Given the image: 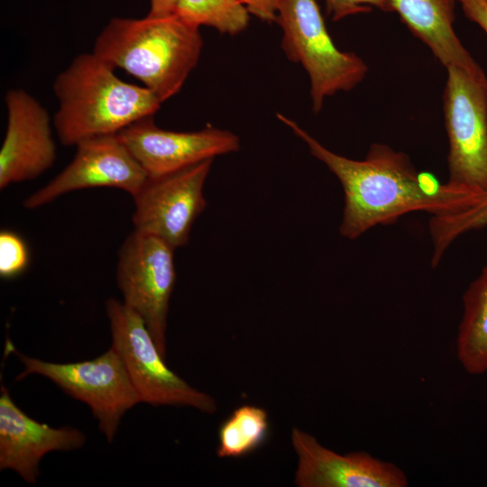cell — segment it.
Returning <instances> with one entry per match:
<instances>
[{
    "label": "cell",
    "instance_id": "1",
    "mask_svg": "<svg viewBox=\"0 0 487 487\" xmlns=\"http://www.w3.org/2000/svg\"><path fill=\"white\" fill-rule=\"evenodd\" d=\"M277 117L340 181L345 206L339 230L347 239H355L372 227L391 224L409 212L426 211L431 216L452 212L469 199L427 195L409 157L386 144L373 143L364 159L352 160L326 148L292 119L280 113Z\"/></svg>",
    "mask_w": 487,
    "mask_h": 487
},
{
    "label": "cell",
    "instance_id": "2",
    "mask_svg": "<svg viewBox=\"0 0 487 487\" xmlns=\"http://www.w3.org/2000/svg\"><path fill=\"white\" fill-rule=\"evenodd\" d=\"M59 107L53 124L63 145L117 134L133 123L152 116L161 101L145 87L120 79L115 69L94 52L80 53L53 82Z\"/></svg>",
    "mask_w": 487,
    "mask_h": 487
},
{
    "label": "cell",
    "instance_id": "3",
    "mask_svg": "<svg viewBox=\"0 0 487 487\" xmlns=\"http://www.w3.org/2000/svg\"><path fill=\"white\" fill-rule=\"evenodd\" d=\"M203 41L199 28L176 14L112 18L93 51L114 69L140 80L162 102L175 96L197 66Z\"/></svg>",
    "mask_w": 487,
    "mask_h": 487
},
{
    "label": "cell",
    "instance_id": "4",
    "mask_svg": "<svg viewBox=\"0 0 487 487\" xmlns=\"http://www.w3.org/2000/svg\"><path fill=\"white\" fill-rule=\"evenodd\" d=\"M276 22L285 55L309 78L314 113L326 98L354 89L365 78L368 66L357 54L335 46L316 0H279Z\"/></svg>",
    "mask_w": 487,
    "mask_h": 487
},
{
    "label": "cell",
    "instance_id": "5",
    "mask_svg": "<svg viewBox=\"0 0 487 487\" xmlns=\"http://www.w3.org/2000/svg\"><path fill=\"white\" fill-rule=\"evenodd\" d=\"M113 346L142 403L190 407L212 414L217 406L207 393L191 387L166 365L142 317L123 301H106Z\"/></svg>",
    "mask_w": 487,
    "mask_h": 487
},
{
    "label": "cell",
    "instance_id": "6",
    "mask_svg": "<svg viewBox=\"0 0 487 487\" xmlns=\"http://www.w3.org/2000/svg\"><path fill=\"white\" fill-rule=\"evenodd\" d=\"M444 116L449 151L447 183L487 190V78L482 68L448 67Z\"/></svg>",
    "mask_w": 487,
    "mask_h": 487
},
{
    "label": "cell",
    "instance_id": "7",
    "mask_svg": "<svg viewBox=\"0 0 487 487\" xmlns=\"http://www.w3.org/2000/svg\"><path fill=\"white\" fill-rule=\"evenodd\" d=\"M14 354L23 365L17 381L31 374L43 376L67 395L87 404L109 443L114 440L123 416L141 403L113 346L93 360L67 363L46 362L17 351Z\"/></svg>",
    "mask_w": 487,
    "mask_h": 487
},
{
    "label": "cell",
    "instance_id": "8",
    "mask_svg": "<svg viewBox=\"0 0 487 487\" xmlns=\"http://www.w3.org/2000/svg\"><path fill=\"white\" fill-rule=\"evenodd\" d=\"M175 250L133 229L119 249L116 265L123 302L142 317L164 358L169 303L176 280Z\"/></svg>",
    "mask_w": 487,
    "mask_h": 487
},
{
    "label": "cell",
    "instance_id": "9",
    "mask_svg": "<svg viewBox=\"0 0 487 487\" xmlns=\"http://www.w3.org/2000/svg\"><path fill=\"white\" fill-rule=\"evenodd\" d=\"M213 160L148 178L133 197L134 230L156 236L174 249L187 244L192 225L207 207L203 188Z\"/></svg>",
    "mask_w": 487,
    "mask_h": 487
},
{
    "label": "cell",
    "instance_id": "10",
    "mask_svg": "<svg viewBox=\"0 0 487 487\" xmlns=\"http://www.w3.org/2000/svg\"><path fill=\"white\" fill-rule=\"evenodd\" d=\"M76 147L69 164L24 199L25 208H38L66 193L91 188H120L134 197L149 178L117 134L90 138Z\"/></svg>",
    "mask_w": 487,
    "mask_h": 487
},
{
    "label": "cell",
    "instance_id": "11",
    "mask_svg": "<svg viewBox=\"0 0 487 487\" xmlns=\"http://www.w3.org/2000/svg\"><path fill=\"white\" fill-rule=\"evenodd\" d=\"M149 178L173 173L215 157L237 152L234 133L207 125L196 132L160 128L152 116L140 119L117 133Z\"/></svg>",
    "mask_w": 487,
    "mask_h": 487
},
{
    "label": "cell",
    "instance_id": "12",
    "mask_svg": "<svg viewBox=\"0 0 487 487\" xmlns=\"http://www.w3.org/2000/svg\"><path fill=\"white\" fill-rule=\"evenodd\" d=\"M299 487H407L404 471L364 451L336 453L298 427L291 431Z\"/></svg>",
    "mask_w": 487,
    "mask_h": 487
},
{
    "label": "cell",
    "instance_id": "13",
    "mask_svg": "<svg viewBox=\"0 0 487 487\" xmlns=\"http://www.w3.org/2000/svg\"><path fill=\"white\" fill-rule=\"evenodd\" d=\"M7 126L0 149V188L34 179L55 162L57 152L46 109L23 89L5 94Z\"/></svg>",
    "mask_w": 487,
    "mask_h": 487
},
{
    "label": "cell",
    "instance_id": "14",
    "mask_svg": "<svg viewBox=\"0 0 487 487\" xmlns=\"http://www.w3.org/2000/svg\"><path fill=\"white\" fill-rule=\"evenodd\" d=\"M85 434L72 427H53L25 414L7 389L0 395V470H12L24 482L35 484L42 457L52 451L81 448Z\"/></svg>",
    "mask_w": 487,
    "mask_h": 487
},
{
    "label": "cell",
    "instance_id": "15",
    "mask_svg": "<svg viewBox=\"0 0 487 487\" xmlns=\"http://www.w3.org/2000/svg\"><path fill=\"white\" fill-rule=\"evenodd\" d=\"M411 33L446 69L481 67L462 44L454 29L455 0H386Z\"/></svg>",
    "mask_w": 487,
    "mask_h": 487
},
{
    "label": "cell",
    "instance_id": "16",
    "mask_svg": "<svg viewBox=\"0 0 487 487\" xmlns=\"http://www.w3.org/2000/svg\"><path fill=\"white\" fill-rule=\"evenodd\" d=\"M463 316L456 335V355L472 375L487 372V265L463 297Z\"/></svg>",
    "mask_w": 487,
    "mask_h": 487
},
{
    "label": "cell",
    "instance_id": "17",
    "mask_svg": "<svg viewBox=\"0 0 487 487\" xmlns=\"http://www.w3.org/2000/svg\"><path fill=\"white\" fill-rule=\"evenodd\" d=\"M268 436L267 411L255 405H242L220 425L216 454L221 458L247 455L262 446Z\"/></svg>",
    "mask_w": 487,
    "mask_h": 487
},
{
    "label": "cell",
    "instance_id": "18",
    "mask_svg": "<svg viewBox=\"0 0 487 487\" xmlns=\"http://www.w3.org/2000/svg\"><path fill=\"white\" fill-rule=\"evenodd\" d=\"M486 226L487 190L473 191L470 200L455 211L432 216L429 233L433 246V267L440 262L447 248L457 237Z\"/></svg>",
    "mask_w": 487,
    "mask_h": 487
},
{
    "label": "cell",
    "instance_id": "19",
    "mask_svg": "<svg viewBox=\"0 0 487 487\" xmlns=\"http://www.w3.org/2000/svg\"><path fill=\"white\" fill-rule=\"evenodd\" d=\"M174 14L196 27L209 26L230 35L244 32L250 20L240 0H179Z\"/></svg>",
    "mask_w": 487,
    "mask_h": 487
},
{
    "label": "cell",
    "instance_id": "20",
    "mask_svg": "<svg viewBox=\"0 0 487 487\" xmlns=\"http://www.w3.org/2000/svg\"><path fill=\"white\" fill-rule=\"evenodd\" d=\"M29 252L23 239L10 230L0 233V276L11 279L25 271Z\"/></svg>",
    "mask_w": 487,
    "mask_h": 487
},
{
    "label": "cell",
    "instance_id": "21",
    "mask_svg": "<svg viewBox=\"0 0 487 487\" xmlns=\"http://www.w3.org/2000/svg\"><path fill=\"white\" fill-rule=\"evenodd\" d=\"M326 14L335 22L347 16L369 13L372 8L391 12L386 0H325Z\"/></svg>",
    "mask_w": 487,
    "mask_h": 487
},
{
    "label": "cell",
    "instance_id": "22",
    "mask_svg": "<svg viewBox=\"0 0 487 487\" xmlns=\"http://www.w3.org/2000/svg\"><path fill=\"white\" fill-rule=\"evenodd\" d=\"M250 14L258 19L271 23L277 20L279 0H240Z\"/></svg>",
    "mask_w": 487,
    "mask_h": 487
},
{
    "label": "cell",
    "instance_id": "23",
    "mask_svg": "<svg viewBox=\"0 0 487 487\" xmlns=\"http://www.w3.org/2000/svg\"><path fill=\"white\" fill-rule=\"evenodd\" d=\"M466 17L478 24L487 34V0H455Z\"/></svg>",
    "mask_w": 487,
    "mask_h": 487
},
{
    "label": "cell",
    "instance_id": "24",
    "mask_svg": "<svg viewBox=\"0 0 487 487\" xmlns=\"http://www.w3.org/2000/svg\"><path fill=\"white\" fill-rule=\"evenodd\" d=\"M179 0H150L151 16H167L173 14Z\"/></svg>",
    "mask_w": 487,
    "mask_h": 487
}]
</instances>
